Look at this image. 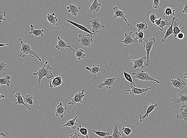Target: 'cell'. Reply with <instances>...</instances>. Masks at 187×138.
Returning <instances> with one entry per match:
<instances>
[{"label": "cell", "instance_id": "cell-45", "mask_svg": "<svg viewBox=\"0 0 187 138\" xmlns=\"http://www.w3.org/2000/svg\"><path fill=\"white\" fill-rule=\"evenodd\" d=\"M160 0H154L153 7L154 9H158L159 8Z\"/></svg>", "mask_w": 187, "mask_h": 138}, {"label": "cell", "instance_id": "cell-44", "mask_svg": "<svg viewBox=\"0 0 187 138\" xmlns=\"http://www.w3.org/2000/svg\"><path fill=\"white\" fill-rule=\"evenodd\" d=\"M149 18L150 19V22L154 24V21L157 19V17L155 14L152 13L150 15Z\"/></svg>", "mask_w": 187, "mask_h": 138}, {"label": "cell", "instance_id": "cell-21", "mask_svg": "<svg viewBox=\"0 0 187 138\" xmlns=\"http://www.w3.org/2000/svg\"><path fill=\"white\" fill-rule=\"evenodd\" d=\"M64 19L65 20H66V21L68 22L69 23H70V24H71L75 26V27H77V28H78V29L81 30V31L87 32V33H88V34H90L95 35L94 33H93V32H91L90 31H89L88 28H86V27H84V26L82 25L81 24H78V23H75V22L72 21L68 20V19H66V18H64Z\"/></svg>", "mask_w": 187, "mask_h": 138}, {"label": "cell", "instance_id": "cell-48", "mask_svg": "<svg viewBox=\"0 0 187 138\" xmlns=\"http://www.w3.org/2000/svg\"><path fill=\"white\" fill-rule=\"evenodd\" d=\"M178 39L182 40L184 38V34L182 32H180L178 34L177 36Z\"/></svg>", "mask_w": 187, "mask_h": 138}, {"label": "cell", "instance_id": "cell-22", "mask_svg": "<svg viewBox=\"0 0 187 138\" xmlns=\"http://www.w3.org/2000/svg\"><path fill=\"white\" fill-rule=\"evenodd\" d=\"M55 13H53L52 14H50L49 13H47V14L46 16V19L52 25L54 26V27H56V26H58V19H57L56 17L55 16Z\"/></svg>", "mask_w": 187, "mask_h": 138}, {"label": "cell", "instance_id": "cell-7", "mask_svg": "<svg viewBox=\"0 0 187 138\" xmlns=\"http://www.w3.org/2000/svg\"><path fill=\"white\" fill-rule=\"evenodd\" d=\"M89 23L91 24L92 32L95 35L99 32V30L101 28H105V26L101 24L99 19L97 17L89 21Z\"/></svg>", "mask_w": 187, "mask_h": 138}, {"label": "cell", "instance_id": "cell-16", "mask_svg": "<svg viewBox=\"0 0 187 138\" xmlns=\"http://www.w3.org/2000/svg\"><path fill=\"white\" fill-rule=\"evenodd\" d=\"M113 11L115 13V15L113 17V19H115L117 18H122L125 21L128 27H130V25L128 24L127 19H126L125 17V11L119 9L118 6H116L113 8Z\"/></svg>", "mask_w": 187, "mask_h": 138}, {"label": "cell", "instance_id": "cell-3", "mask_svg": "<svg viewBox=\"0 0 187 138\" xmlns=\"http://www.w3.org/2000/svg\"><path fill=\"white\" fill-rule=\"evenodd\" d=\"M133 75L132 78L137 79H140L142 81H153L156 82L157 84H160V82L158 80H156L150 76L149 73L147 72L146 71L143 70H141L139 71L136 72H133L132 73Z\"/></svg>", "mask_w": 187, "mask_h": 138}, {"label": "cell", "instance_id": "cell-41", "mask_svg": "<svg viewBox=\"0 0 187 138\" xmlns=\"http://www.w3.org/2000/svg\"><path fill=\"white\" fill-rule=\"evenodd\" d=\"M122 131L123 133L126 135L127 136H128L132 132L131 129L129 127H123L122 129Z\"/></svg>", "mask_w": 187, "mask_h": 138}, {"label": "cell", "instance_id": "cell-27", "mask_svg": "<svg viewBox=\"0 0 187 138\" xmlns=\"http://www.w3.org/2000/svg\"><path fill=\"white\" fill-rule=\"evenodd\" d=\"M78 118V116L77 115L74 118H73L69 120L68 122H67V123L65 124L64 125H61L60 127H70V128L73 130H75L77 128V123L76 121L77 119Z\"/></svg>", "mask_w": 187, "mask_h": 138}, {"label": "cell", "instance_id": "cell-11", "mask_svg": "<svg viewBox=\"0 0 187 138\" xmlns=\"http://www.w3.org/2000/svg\"><path fill=\"white\" fill-rule=\"evenodd\" d=\"M87 70H89L91 73L92 75L97 76V73L101 72L102 73H105L106 70L105 69L102 68L101 66L99 65H94L92 67H85Z\"/></svg>", "mask_w": 187, "mask_h": 138}, {"label": "cell", "instance_id": "cell-52", "mask_svg": "<svg viewBox=\"0 0 187 138\" xmlns=\"http://www.w3.org/2000/svg\"><path fill=\"white\" fill-rule=\"evenodd\" d=\"M9 45V44H1V47H2V46H7V45Z\"/></svg>", "mask_w": 187, "mask_h": 138}, {"label": "cell", "instance_id": "cell-4", "mask_svg": "<svg viewBox=\"0 0 187 138\" xmlns=\"http://www.w3.org/2000/svg\"><path fill=\"white\" fill-rule=\"evenodd\" d=\"M155 42V38H152L149 40H146L145 44L144 45L143 48L146 49L147 53V60L145 63L146 67L149 66L150 65V61L149 56H150V52Z\"/></svg>", "mask_w": 187, "mask_h": 138}, {"label": "cell", "instance_id": "cell-40", "mask_svg": "<svg viewBox=\"0 0 187 138\" xmlns=\"http://www.w3.org/2000/svg\"><path fill=\"white\" fill-rule=\"evenodd\" d=\"M123 74H124V78L126 80H127V81L129 82L130 83H132V84L134 85H136L135 84L133 80H132L133 78H132V77L130 74L126 72L125 71H123Z\"/></svg>", "mask_w": 187, "mask_h": 138}, {"label": "cell", "instance_id": "cell-12", "mask_svg": "<svg viewBox=\"0 0 187 138\" xmlns=\"http://www.w3.org/2000/svg\"><path fill=\"white\" fill-rule=\"evenodd\" d=\"M56 116L59 117L60 118H63L65 114L67 112V109L66 107L63 106V104L60 103L57 105L55 110Z\"/></svg>", "mask_w": 187, "mask_h": 138}, {"label": "cell", "instance_id": "cell-39", "mask_svg": "<svg viewBox=\"0 0 187 138\" xmlns=\"http://www.w3.org/2000/svg\"><path fill=\"white\" fill-rule=\"evenodd\" d=\"M175 11L176 10L173 9L172 8L167 7L165 10L164 14V15L167 16L174 15Z\"/></svg>", "mask_w": 187, "mask_h": 138}, {"label": "cell", "instance_id": "cell-54", "mask_svg": "<svg viewBox=\"0 0 187 138\" xmlns=\"http://www.w3.org/2000/svg\"></svg>", "mask_w": 187, "mask_h": 138}, {"label": "cell", "instance_id": "cell-35", "mask_svg": "<svg viewBox=\"0 0 187 138\" xmlns=\"http://www.w3.org/2000/svg\"><path fill=\"white\" fill-rule=\"evenodd\" d=\"M172 22H169L167 20H162L160 25L158 26V28L160 31H164V27L165 26H168V27H171Z\"/></svg>", "mask_w": 187, "mask_h": 138}, {"label": "cell", "instance_id": "cell-47", "mask_svg": "<svg viewBox=\"0 0 187 138\" xmlns=\"http://www.w3.org/2000/svg\"><path fill=\"white\" fill-rule=\"evenodd\" d=\"M80 136V134L78 133L77 132H75L70 135L68 138H79Z\"/></svg>", "mask_w": 187, "mask_h": 138}, {"label": "cell", "instance_id": "cell-36", "mask_svg": "<svg viewBox=\"0 0 187 138\" xmlns=\"http://www.w3.org/2000/svg\"><path fill=\"white\" fill-rule=\"evenodd\" d=\"M24 102L29 104L30 105H33L34 104L33 96L30 94L26 95L25 96H23Z\"/></svg>", "mask_w": 187, "mask_h": 138}, {"label": "cell", "instance_id": "cell-14", "mask_svg": "<svg viewBox=\"0 0 187 138\" xmlns=\"http://www.w3.org/2000/svg\"><path fill=\"white\" fill-rule=\"evenodd\" d=\"M171 84L174 88H178L180 90H182L185 88L186 85V83L181 79L177 78L172 79L171 80Z\"/></svg>", "mask_w": 187, "mask_h": 138}, {"label": "cell", "instance_id": "cell-9", "mask_svg": "<svg viewBox=\"0 0 187 138\" xmlns=\"http://www.w3.org/2000/svg\"><path fill=\"white\" fill-rule=\"evenodd\" d=\"M116 79V77L105 79L103 82L99 83L98 84L97 87L99 89H102L103 87L106 86V89H110L112 87L115 85V80Z\"/></svg>", "mask_w": 187, "mask_h": 138}, {"label": "cell", "instance_id": "cell-1", "mask_svg": "<svg viewBox=\"0 0 187 138\" xmlns=\"http://www.w3.org/2000/svg\"><path fill=\"white\" fill-rule=\"evenodd\" d=\"M48 63H49V62L46 61L42 68H38V71L33 74V75L38 76V82L39 88H40L41 80L44 77H46L47 78L49 79L54 78L52 71L51 67H50L49 65L47 66L46 67V65L48 64Z\"/></svg>", "mask_w": 187, "mask_h": 138}, {"label": "cell", "instance_id": "cell-5", "mask_svg": "<svg viewBox=\"0 0 187 138\" xmlns=\"http://www.w3.org/2000/svg\"><path fill=\"white\" fill-rule=\"evenodd\" d=\"M78 36L80 38L78 41L80 42L81 46L85 47L91 46L92 43L93 42V35L90 34H88L86 35L80 34Z\"/></svg>", "mask_w": 187, "mask_h": 138}, {"label": "cell", "instance_id": "cell-51", "mask_svg": "<svg viewBox=\"0 0 187 138\" xmlns=\"http://www.w3.org/2000/svg\"><path fill=\"white\" fill-rule=\"evenodd\" d=\"M5 96L4 95L0 94V99L5 98Z\"/></svg>", "mask_w": 187, "mask_h": 138}, {"label": "cell", "instance_id": "cell-19", "mask_svg": "<svg viewBox=\"0 0 187 138\" xmlns=\"http://www.w3.org/2000/svg\"><path fill=\"white\" fill-rule=\"evenodd\" d=\"M120 122H118L113 127L112 135L106 136V138H122L121 133L119 130V125Z\"/></svg>", "mask_w": 187, "mask_h": 138}, {"label": "cell", "instance_id": "cell-50", "mask_svg": "<svg viewBox=\"0 0 187 138\" xmlns=\"http://www.w3.org/2000/svg\"><path fill=\"white\" fill-rule=\"evenodd\" d=\"M0 138H7V137H6V134L3 133H1L0 134Z\"/></svg>", "mask_w": 187, "mask_h": 138}, {"label": "cell", "instance_id": "cell-28", "mask_svg": "<svg viewBox=\"0 0 187 138\" xmlns=\"http://www.w3.org/2000/svg\"><path fill=\"white\" fill-rule=\"evenodd\" d=\"M177 18L175 19L173 24V35L174 38L177 37L178 34L181 32V31L184 28V26H183L181 29L179 28V21L177 19Z\"/></svg>", "mask_w": 187, "mask_h": 138}, {"label": "cell", "instance_id": "cell-32", "mask_svg": "<svg viewBox=\"0 0 187 138\" xmlns=\"http://www.w3.org/2000/svg\"><path fill=\"white\" fill-rule=\"evenodd\" d=\"M76 58L78 60H80L81 59H85L86 54H85L84 50L82 49H79L76 51Z\"/></svg>", "mask_w": 187, "mask_h": 138}, {"label": "cell", "instance_id": "cell-18", "mask_svg": "<svg viewBox=\"0 0 187 138\" xmlns=\"http://www.w3.org/2000/svg\"><path fill=\"white\" fill-rule=\"evenodd\" d=\"M132 32H131L129 34H127L126 33H124V37L125 39L123 41H120L119 42H123L124 43V46L128 47V45L130 44L134 43L136 42V40L133 39L132 38Z\"/></svg>", "mask_w": 187, "mask_h": 138}, {"label": "cell", "instance_id": "cell-17", "mask_svg": "<svg viewBox=\"0 0 187 138\" xmlns=\"http://www.w3.org/2000/svg\"><path fill=\"white\" fill-rule=\"evenodd\" d=\"M55 47L58 50L63 51L65 48H67L71 49L74 52H76V50H74L71 45H67L64 40L61 38L59 36L58 37V44L56 45Z\"/></svg>", "mask_w": 187, "mask_h": 138}, {"label": "cell", "instance_id": "cell-42", "mask_svg": "<svg viewBox=\"0 0 187 138\" xmlns=\"http://www.w3.org/2000/svg\"><path fill=\"white\" fill-rule=\"evenodd\" d=\"M6 65H7L5 62H1L0 63V72L1 73L6 71Z\"/></svg>", "mask_w": 187, "mask_h": 138}, {"label": "cell", "instance_id": "cell-2", "mask_svg": "<svg viewBox=\"0 0 187 138\" xmlns=\"http://www.w3.org/2000/svg\"><path fill=\"white\" fill-rule=\"evenodd\" d=\"M21 45V48L19 56L21 58H24L27 55H29L31 57H36L40 61H42V60L38 56V55L36 54V52L32 50V48L31 45V44L24 43L21 40V39H19Z\"/></svg>", "mask_w": 187, "mask_h": 138}, {"label": "cell", "instance_id": "cell-20", "mask_svg": "<svg viewBox=\"0 0 187 138\" xmlns=\"http://www.w3.org/2000/svg\"><path fill=\"white\" fill-rule=\"evenodd\" d=\"M177 118L184 120L187 122V105H183L180 109V112L177 114Z\"/></svg>", "mask_w": 187, "mask_h": 138}, {"label": "cell", "instance_id": "cell-13", "mask_svg": "<svg viewBox=\"0 0 187 138\" xmlns=\"http://www.w3.org/2000/svg\"><path fill=\"white\" fill-rule=\"evenodd\" d=\"M158 106V103L155 104H152L151 103H149V106L147 109L146 113H145V114H142L141 113H139L140 115H139L140 118V122H143L145 118H148L149 117V114L153 112L154 109H155V108Z\"/></svg>", "mask_w": 187, "mask_h": 138}, {"label": "cell", "instance_id": "cell-30", "mask_svg": "<svg viewBox=\"0 0 187 138\" xmlns=\"http://www.w3.org/2000/svg\"><path fill=\"white\" fill-rule=\"evenodd\" d=\"M14 97H16V98L17 99V102L15 103V105H17V104H19V105H24V106H25L28 109V110H31V108L28 107L26 105L25 103L24 102L23 96H22L20 93H19V92H16V93L15 94Z\"/></svg>", "mask_w": 187, "mask_h": 138}, {"label": "cell", "instance_id": "cell-37", "mask_svg": "<svg viewBox=\"0 0 187 138\" xmlns=\"http://www.w3.org/2000/svg\"><path fill=\"white\" fill-rule=\"evenodd\" d=\"M77 130L83 136H86V138H89V135H88V130L86 128L84 127H82L81 125L77 127Z\"/></svg>", "mask_w": 187, "mask_h": 138}, {"label": "cell", "instance_id": "cell-53", "mask_svg": "<svg viewBox=\"0 0 187 138\" xmlns=\"http://www.w3.org/2000/svg\"><path fill=\"white\" fill-rule=\"evenodd\" d=\"M184 78L186 79H187V72L186 73L184 74Z\"/></svg>", "mask_w": 187, "mask_h": 138}, {"label": "cell", "instance_id": "cell-25", "mask_svg": "<svg viewBox=\"0 0 187 138\" xmlns=\"http://www.w3.org/2000/svg\"><path fill=\"white\" fill-rule=\"evenodd\" d=\"M176 94L180 96V97L177 99H172L171 100L173 104L182 103V104L187 103V95H181L178 93H176Z\"/></svg>", "mask_w": 187, "mask_h": 138}, {"label": "cell", "instance_id": "cell-43", "mask_svg": "<svg viewBox=\"0 0 187 138\" xmlns=\"http://www.w3.org/2000/svg\"><path fill=\"white\" fill-rule=\"evenodd\" d=\"M6 15V10H5L4 11H1L0 12V22L2 23V21L6 20L4 17Z\"/></svg>", "mask_w": 187, "mask_h": 138}, {"label": "cell", "instance_id": "cell-8", "mask_svg": "<svg viewBox=\"0 0 187 138\" xmlns=\"http://www.w3.org/2000/svg\"><path fill=\"white\" fill-rule=\"evenodd\" d=\"M85 90L82 89L81 92L75 94L73 98L71 99V101L68 103V105H76L78 103H83V99L85 96Z\"/></svg>", "mask_w": 187, "mask_h": 138}, {"label": "cell", "instance_id": "cell-49", "mask_svg": "<svg viewBox=\"0 0 187 138\" xmlns=\"http://www.w3.org/2000/svg\"><path fill=\"white\" fill-rule=\"evenodd\" d=\"M182 12L183 13L187 14V4H185V6H184V9H183Z\"/></svg>", "mask_w": 187, "mask_h": 138}, {"label": "cell", "instance_id": "cell-34", "mask_svg": "<svg viewBox=\"0 0 187 138\" xmlns=\"http://www.w3.org/2000/svg\"><path fill=\"white\" fill-rule=\"evenodd\" d=\"M136 27L138 28L137 32L146 31L148 28V24L146 22H143L142 23L136 24Z\"/></svg>", "mask_w": 187, "mask_h": 138}, {"label": "cell", "instance_id": "cell-24", "mask_svg": "<svg viewBox=\"0 0 187 138\" xmlns=\"http://www.w3.org/2000/svg\"><path fill=\"white\" fill-rule=\"evenodd\" d=\"M101 5V4L98 2V0H94L88 10V12L96 14V13L100 9Z\"/></svg>", "mask_w": 187, "mask_h": 138}, {"label": "cell", "instance_id": "cell-33", "mask_svg": "<svg viewBox=\"0 0 187 138\" xmlns=\"http://www.w3.org/2000/svg\"><path fill=\"white\" fill-rule=\"evenodd\" d=\"M10 79H11V77L9 75H5V77L3 78H1L0 84L1 85H6L7 86H9L11 83Z\"/></svg>", "mask_w": 187, "mask_h": 138}, {"label": "cell", "instance_id": "cell-46", "mask_svg": "<svg viewBox=\"0 0 187 138\" xmlns=\"http://www.w3.org/2000/svg\"><path fill=\"white\" fill-rule=\"evenodd\" d=\"M162 20V18H160L159 19H157L154 22V24L155 27H158L160 25L161 23Z\"/></svg>", "mask_w": 187, "mask_h": 138}, {"label": "cell", "instance_id": "cell-29", "mask_svg": "<svg viewBox=\"0 0 187 138\" xmlns=\"http://www.w3.org/2000/svg\"><path fill=\"white\" fill-rule=\"evenodd\" d=\"M34 28L35 27L33 24H31V31L28 33L29 34H34L35 37L43 36V33L45 30L44 29L36 30Z\"/></svg>", "mask_w": 187, "mask_h": 138}, {"label": "cell", "instance_id": "cell-10", "mask_svg": "<svg viewBox=\"0 0 187 138\" xmlns=\"http://www.w3.org/2000/svg\"><path fill=\"white\" fill-rule=\"evenodd\" d=\"M147 60V57L146 56L138 58L137 60H131V62L133 64V70L136 69L143 68L146 67L145 65V62Z\"/></svg>", "mask_w": 187, "mask_h": 138}, {"label": "cell", "instance_id": "cell-26", "mask_svg": "<svg viewBox=\"0 0 187 138\" xmlns=\"http://www.w3.org/2000/svg\"><path fill=\"white\" fill-rule=\"evenodd\" d=\"M177 17V16H174L172 18V20H171V21L172 22V24H171V27H169L168 29L167 30V32H166V33L165 34L164 37L162 39V42H165L166 40L167 39V38L168 37V36H169L171 34H173L174 23V21L175 19Z\"/></svg>", "mask_w": 187, "mask_h": 138}, {"label": "cell", "instance_id": "cell-23", "mask_svg": "<svg viewBox=\"0 0 187 138\" xmlns=\"http://www.w3.org/2000/svg\"><path fill=\"white\" fill-rule=\"evenodd\" d=\"M68 6H67L68 13H70L72 16H76L79 10L81 9V7H78L76 5L71 4L70 3H68Z\"/></svg>", "mask_w": 187, "mask_h": 138}, {"label": "cell", "instance_id": "cell-31", "mask_svg": "<svg viewBox=\"0 0 187 138\" xmlns=\"http://www.w3.org/2000/svg\"><path fill=\"white\" fill-rule=\"evenodd\" d=\"M135 40H136V42H138L140 44L142 43L144 40H145L144 32L142 31L136 32L135 38Z\"/></svg>", "mask_w": 187, "mask_h": 138}, {"label": "cell", "instance_id": "cell-38", "mask_svg": "<svg viewBox=\"0 0 187 138\" xmlns=\"http://www.w3.org/2000/svg\"><path fill=\"white\" fill-rule=\"evenodd\" d=\"M94 132L96 135L100 136L101 137L106 138V136H109L110 135V133L108 132H103V131H96L95 130H93L92 131Z\"/></svg>", "mask_w": 187, "mask_h": 138}, {"label": "cell", "instance_id": "cell-6", "mask_svg": "<svg viewBox=\"0 0 187 138\" xmlns=\"http://www.w3.org/2000/svg\"><path fill=\"white\" fill-rule=\"evenodd\" d=\"M131 89H125V92H128L132 96H135L137 95H141V96H145L148 90L152 89V88L141 89L136 88V86L130 83Z\"/></svg>", "mask_w": 187, "mask_h": 138}, {"label": "cell", "instance_id": "cell-15", "mask_svg": "<svg viewBox=\"0 0 187 138\" xmlns=\"http://www.w3.org/2000/svg\"><path fill=\"white\" fill-rule=\"evenodd\" d=\"M63 83L62 78V76H59L57 75L55 77L52 78V80L51 81L49 86L51 88H56L60 86Z\"/></svg>", "mask_w": 187, "mask_h": 138}]
</instances>
